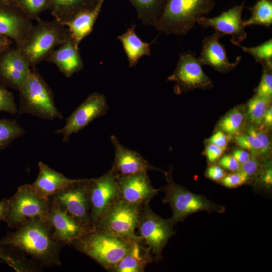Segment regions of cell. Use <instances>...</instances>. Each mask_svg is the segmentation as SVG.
<instances>
[{
  "mask_svg": "<svg viewBox=\"0 0 272 272\" xmlns=\"http://www.w3.org/2000/svg\"><path fill=\"white\" fill-rule=\"evenodd\" d=\"M64 245L54 236L45 219L35 218L9 232L0 239V246L19 249L43 268L60 266V253Z\"/></svg>",
  "mask_w": 272,
  "mask_h": 272,
  "instance_id": "1",
  "label": "cell"
},
{
  "mask_svg": "<svg viewBox=\"0 0 272 272\" xmlns=\"http://www.w3.org/2000/svg\"><path fill=\"white\" fill-rule=\"evenodd\" d=\"M132 242L109 232L94 229L74 241L72 245L111 271L129 251Z\"/></svg>",
  "mask_w": 272,
  "mask_h": 272,
  "instance_id": "2",
  "label": "cell"
},
{
  "mask_svg": "<svg viewBox=\"0 0 272 272\" xmlns=\"http://www.w3.org/2000/svg\"><path fill=\"white\" fill-rule=\"evenodd\" d=\"M215 5V0H166L155 26L167 34L185 35Z\"/></svg>",
  "mask_w": 272,
  "mask_h": 272,
  "instance_id": "3",
  "label": "cell"
},
{
  "mask_svg": "<svg viewBox=\"0 0 272 272\" xmlns=\"http://www.w3.org/2000/svg\"><path fill=\"white\" fill-rule=\"evenodd\" d=\"M20 105L18 115L29 114L43 119H61L63 115L57 109L51 89L34 67L19 91Z\"/></svg>",
  "mask_w": 272,
  "mask_h": 272,
  "instance_id": "4",
  "label": "cell"
},
{
  "mask_svg": "<svg viewBox=\"0 0 272 272\" xmlns=\"http://www.w3.org/2000/svg\"><path fill=\"white\" fill-rule=\"evenodd\" d=\"M167 184L160 189L165 196L163 199L164 203H168L171 207L172 214L170 218L176 224L183 222L189 216L200 211L209 213H223L226 208L216 203L206 196L190 191L184 186L175 183L172 177V169L164 173Z\"/></svg>",
  "mask_w": 272,
  "mask_h": 272,
  "instance_id": "5",
  "label": "cell"
},
{
  "mask_svg": "<svg viewBox=\"0 0 272 272\" xmlns=\"http://www.w3.org/2000/svg\"><path fill=\"white\" fill-rule=\"evenodd\" d=\"M28 36L17 47L30 67L44 60L56 46L61 45L69 35L67 29L55 19L45 21L38 18Z\"/></svg>",
  "mask_w": 272,
  "mask_h": 272,
  "instance_id": "6",
  "label": "cell"
},
{
  "mask_svg": "<svg viewBox=\"0 0 272 272\" xmlns=\"http://www.w3.org/2000/svg\"><path fill=\"white\" fill-rule=\"evenodd\" d=\"M8 201V213L4 221L11 228L16 229L35 218L46 220L50 208L48 199L28 184L20 186Z\"/></svg>",
  "mask_w": 272,
  "mask_h": 272,
  "instance_id": "7",
  "label": "cell"
},
{
  "mask_svg": "<svg viewBox=\"0 0 272 272\" xmlns=\"http://www.w3.org/2000/svg\"><path fill=\"white\" fill-rule=\"evenodd\" d=\"M143 206L118 199L107 209L94 229L109 232L128 241L140 240L135 230Z\"/></svg>",
  "mask_w": 272,
  "mask_h": 272,
  "instance_id": "8",
  "label": "cell"
},
{
  "mask_svg": "<svg viewBox=\"0 0 272 272\" xmlns=\"http://www.w3.org/2000/svg\"><path fill=\"white\" fill-rule=\"evenodd\" d=\"M175 224L170 218L165 219L154 213L149 203L143 207L138 226L141 241L150 249L156 262L162 258V252L170 238L175 234Z\"/></svg>",
  "mask_w": 272,
  "mask_h": 272,
  "instance_id": "9",
  "label": "cell"
},
{
  "mask_svg": "<svg viewBox=\"0 0 272 272\" xmlns=\"http://www.w3.org/2000/svg\"><path fill=\"white\" fill-rule=\"evenodd\" d=\"M48 199L79 223L93 230L90 221L91 205L88 179H79L75 183L50 196Z\"/></svg>",
  "mask_w": 272,
  "mask_h": 272,
  "instance_id": "10",
  "label": "cell"
},
{
  "mask_svg": "<svg viewBox=\"0 0 272 272\" xmlns=\"http://www.w3.org/2000/svg\"><path fill=\"white\" fill-rule=\"evenodd\" d=\"M108 109L105 96L94 92L66 119L65 125L53 132L63 136L62 142H67L72 134L78 132L95 119L105 115Z\"/></svg>",
  "mask_w": 272,
  "mask_h": 272,
  "instance_id": "11",
  "label": "cell"
},
{
  "mask_svg": "<svg viewBox=\"0 0 272 272\" xmlns=\"http://www.w3.org/2000/svg\"><path fill=\"white\" fill-rule=\"evenodd\" d=\"M91 210L90 221L94 229L107 209L119 199L115 177L110 169L104 175L88 179Z\"/></svg>",
  "mask_w": 272,
  "mask_h": 272,
  "instance_id": "12",
  "label": "cell"
},
{
  "mask_svg": "<svg viewBox=\"0 0 272 272\" xmlns=\"http://www.w3.org/2000/svg\"><path fill=\"white\" fill-rule=\"evenodd\" d=\"M168 80L175 82L181 91L206 89L213 86L212 80L203 72L195 53L190 51L180 55L176 67Z\"/></svg>",
  "mask_w": 272,
  "mask_h": 272,
  "instance_id": "13",
  "label": "cell"
},
{
  "mask_svg": "<svg viewBox=\"0 0 272 272\" xmlns=\"http://www.w3.org/2000/svg\"><path fill=\"white\" fill-rule=\"evenodd\" d=\"M244 7L245 2L222 12L217 17H202L198 20L197 23L203 28L212 27L224 35H231V42L236 45L247 38L244 21L242 19Z\"/></svg>",
  "mask_w": 272,
  "mask_h": 272,
  "instance_id": "14",
  "label": "cell"
},
{
  "mask_svg": "<svg viewBox=\"0 0 272 272\" xmlns=\"http://www.w3.org/2000/svg\"><path fill=\"white\" fill-rule=\"evenodd\" d=\"M30 68L19 49L11 46L0 54V84L19 91Z\"/></svg>",
  "mask_w": 272,
  "mask_h": 272,
  "instance_id": "15",
  "label": "cell"
},
{
  "mask_svg": "<svg viewBox=\"0 0 272 272\" xmlns=\"http://www.w3.org/2000/svg\"><path fill=\"white\" fill-rule=\"evenodd\" d=\"M119 199L125 202L143 206L150 203L160 189L154 188L147 173L115 177Z\"/></svg>",
  "mask_w": 272,
  "mask_h": 272,
  "instance_id": "16",
  "label": "cell"
},
{
  "mask_svg": "<svg viewBox=\"0 0 272 272\" xmlns=\"http://www.w3.org/2000/svg\"><path fill=\"white\" fill-rule=\"evenodd\" d=\"M50 208L46 220L53 230L54 237L64 246L72 245L76 240L92 230L85 227L50 202Z\"/></svg>",
  "mask_w": 272,
  "mask_h": 272,
  "instance_id": "17",
  "label": "cell"
},
{
  "mask_svg": "<svg viewBox=\"0 0 272 272\" xmlns=\"http://www.w3.org/2000/svg\"><path fill=\"white\" fill-rule=\"evenodd\" d=\"M110 140L115 150V158L110 170L115 177L147 173L152 170L165 172L152 166L138 152L123 146L115 136L111 135Z\"/></svg>",
  "mask_w": 272,
  "mask_h": 272,
  "instance_id": "18",
  "label": "cell"
},
{
  "mask_svg": "<svg viewBox=\"0 0 272 272\" xmlns=\"http://www.w3.org/2000/svg\"><path fill=\"white\" fill-rule=\"evenodd\" d=\"M34 25L23 13L12 3L0 4V34L20 46Z\"/></svg>",
  "mask_w": 272,
  "mask_h": 272,
  "instance_id": "19",
  "label": "cell"
},
{
  "mask_svg": "<svg viewBox=\"0 0 272 272\" xmlns=\"http://www.w3.org/2000/svg\"><path fill=\"white\" fill-rule=\"evenodd\" d=\"M224 36L223 33L216 31L202 40L201 52L197 58L201 65H209L221 73L229 72L238 65L241 56H237L233 62H230L225 46L219 42Z\"/></svg>",
  "mask_w": 272,
  "mask_h": 272,
  "instance_id": "20",
  "label": "cell"
},
{
  "mask_svg": "<svg viewBox=\"0 0 272 272\" xmlns=\"http://www.w3.org/2000/svg\"><path fill=\"white\" fill-rule=\"evenodd\" d=\"M59 46L49 52L44 60L55 64L66 77H71L83 67L79 48L76 46L70 33Z\"/></svg>",
  "mask_w": 272,
  "mask_h": 272,
  "instance_id": "21",
  "label": "cell"
},
{
  "mask_svg": "<svg viewBox=\"0 0 272 272\" xmlns=\"http://www.w3.org/2000/svg\"><path fill=\"white\" fill-rule=\"evenodd\" d=\"M39 172L35 180L31 184L41 196L48 199L57 192L78 181L79 179L69 178L44 162L38 163Z\"/></svg>",
  "mask_w": 272,
  "mask_h": 272,
  "instance_id": "22",
  "label": "cell"
},
{
  "mask_svg": "<svg viewBox=\"0 0 272 272\" xmlns=\"http://www.w3.org/2000/svg\"><path fill=\"white\" fill-rule=\"evenodd\" d=\"M153 259L150 249L141 239L133 241L129 251L111 271L143 272L147 265Z\"/></svg>",
  "mask_w": 272,
  "mask_h": 272,
  "instance_id": "23",
  "label": "cell"
},
{
  "mask_svg": "<svg viewBox=\"0 0 272 272\" xmlns=\"http://www.w3.org/2000/svg\"><path fill=\"white\" fill-rule=\"evenodd\" d=\"M104 1L99 0L94 8L79 13L63 24L67 26L70 36L77 47L79 48L81 41L92 31Z\"/></svg>",
  "mask_w": 272,
  "mask_h": 272,
  "instance_id": "24",
  "label": "cell"
},
{
  "mask_svg": "<svg viewBox=\"0 0 272 272\" xmlns=\"http://www.w3.org/2000/svg\"><path fill=\"white\" fill-rule=\"evenodd\" d=\"M94 0H50L49 10L54 19L63 24L80 12L91 10Z\"/></svg>",
  "mask_w": 272,
  "mask_h": 272,
  "instance_id": "25",
  "label": "cell"
},
{
  "mask_svg": "<svg viewBox=\"0 0 272 272\" xmlns=\"http://www.w3.org/2000/svg\"><path fill=\"white\" fill-rule=\"evenodd\" d=\"M23 251L13 247L0 246V258L18 272H37L42 269Z\"/></svg>",
  "mask_w": 272,
  "mask_h": 272,
  "instance_id": "26",
  "label": "cell"
},
{
  "mask_svg": "<svg viewBox=\"0 0 272 272\" xmlns=\"http://www.w3.org/2000/svg\"><path fill=\"white\" fill-rule=\"evenodd\" d=\"M118 39L122 44L130 66L134 65L143 56L150 53L149 44L137 36L133 27L128 28Z\"/></svg>",
  "mask_w": 272,
  "mask_h": 272,
  "instance_id": "27",
  "label": "cell"
},
{
  "mask_svg": "<svg viewBox=\"0 0 272 272\" xmlns=\"http://www.w3.org/2000/svg\"><path fill=\"white\" fill-rule=\"evenodd\" d=\"M247 9L251 12V16L244 21L245 26L253 25L270 27L272 25V1L259 0L256 4Z\"/></svg>",
  "mask_w": 272,
  "mask_h": 272,
  "instance_id": "28",
  "label": "cell"
},
{
  "mask_svg": "<svg viewBox=\"0 0 272 272\" xmlns=\"http://www.w3.org/2000/svg\"><path fill=\"white\" fill-rule=\"evenodd\" d=\"M245 121V113L241 107H237L226 114L220 121L219 126L229 135L240 133Z\"/></svg>",
  "mask_w": 272,
  "mask_h": 272,
  "instance_id": "29",
  "label": "cell"
},
{
  "mask_svg": "<svg viewBox=\"0 0 272 272\" xmlns=\"http://www.w3.org/2000/svg\"><path fill=\"white\" fill-rule=\"evenodd\" d=\"M26 131L14 119H0V151L8 147L14 140L22 137Z\"/></svg>",
  "mask_w": 272,
  "mask_h": 272,
  "instance_id": "30",
  "label": "cell"
},
{
  "mask_svg": "<svg viewBox=\"0 0 272 272\" xmlns=\"http://www.w3.org/2000/svg\"><path fill=\"white\" fill-rule=\"evenodd\" d=\"M271 100L255 95L247 104V116L254 125L262 123L264 115L270 106Z\"/></svg>",
  "mask_w": 272,
  "mask_h": 272,
  "instance_id": "31",
  "label": "cell"
},
{
  "mask_svg": "<svg viewBox=\"0 0 272 272\" xmlns=\"http://www.w3.org/2000/svg\"><path fill=\"white\" fill-rule=\"evenodd\" d=\"M11 3L18 7L31 20H37L42 12L49 10L50 0H13Z\"/></svg>",
  "mask_w": 272,
  "mask_h": 272,
  "instance_id": "32",
  "label": "cell"
},
{
  "mask_svg": "<svg viewBox=\"0 0 272 272\" xmlns=\"http://www.w3.org/2000/svg\"><path fill=\"white\" fill-rule=\"evenodd\" d=\"M262 74L255 90V95L267 99L272 97V59L261 63Z\"/></svg>",
  "mask_w": 272,
  "mask_h": 272,
  "instance_id": "33",
  "label": "cell"
},
{
  "mask_svg": "<svg viewBox=\"0 0 272 272\" xmlns=\"http://www.w3.org/2000/svg\"><path fill=\"white\" fill-rule=\"evenodd\" d=\"M236 45L240 47L242 50L251 54L257 63L272 59V39L270 38L262 44L251 47H245L237 44Z\"/></svg>",
  "mask_w": 272,
  "mask_h": 272,
  "instance_id": "34",
  "label": "cell"
},
{
  "mask_svg": "<svg viewBox=\"0 0 272 272\" xmlns=\"http://www.w3.org/2000/svg\"><path fill=\"white\" fill-rule=\"evenodd\" d=\"M235 143L240 148L251 151L254 155H261L262 145L258 139L248 132L234 136Z\"/></svg>",
  "mask_w": 272,
  "mask_h": 272,
  "instance_id": "35",
  "label": "cell"
},
{
  "mask_svg": "<svg viewBox=\"0 0 272 272\" xmlns=\"http://www.w3.org/2000/svg\"><path fill=\"white\" fill-rule=\"evenodd\" d=\"M15 114L18 109L13 94L7 88L0 84V112Z\"/></svg>",
  "mask_w": 272,
  "mask_h": 272,
  "instance_id": "36",
  "label": "cell"
},
{
  "mask_svg": "<svg viewBox=\"0 0 272 272\" xmlns=\"http://www.w3.org/2000/svg\"><path fill=\"white\" fill-rule=\"evenodd\" d=\"M250 179L246 173L239 170L229 174H226L220 182L225 187L233 188L246 184Z\"/></svg>",
  "mask_w": 272,
  "mask_h": 272,
  "instance_id": "37",
  "label": "cell"
},
{
  "mask_svg": "<svg viewBox=\"0 0 272 272\" xmlns=\"http://www.w3.org/2000/svg\"><path fill=\"white\" fill-rule=\"evenodd\" d=\"M258 185L265 189H269L272 185V168L271 162L263 164L257 175Z\"/></svg>",
  "mask_w": 272,
  "mask_h": 272,
  "instance_id": "38",
  "label": "cell"
},
{
  "mask_svg": "<svg viewBox=\"0 0 272 272\" xmlns=\"http://www.w3.org/2000/svg\"><path fill=\"white\" fill-rule=\"evenodd\" d=\"M247 132L256 137L260 142L262 145L261 155H266L269 152L271 143L266 132L250 125L247 128Z\"/></svg>",
  "mask_w": 272,
  "mask_h": 272,
  "instance_id": "39",
  "label": "cell"
},
{
  "mask_svg": "<svg viewBox=\"0 0 272 272\" xmlns=\"http://www.w3.org/2000/svg\"><path fill=\"white\" fill-rule=\"evenodd\" d=\"M262 164L259 160L254 155L244 163L241 164L240 170L246 173L250 178L256 177L260 172Z\"/></svg>",
  "mask_w": 272,
  "mask_h": 272,
  "instance_id": "40",
  "label": "cell"
},
{
  "mask_svg": "<svg viewBox=\"0 0 272 272\" xmlns=\"http://www.w3.org/2000/svg\"><path fill=\"white\" fill-rule=\"evenodd\" d=\"M218 165L231 171H236L240 169L241 164L230 154H225L218 160Z\"/></svg>",
  "mask_w": 272,
  "mask_h": 272,
  "instance_id": "41",
  "label": "cell"
},
{
  "mask_svg": "<svg viewBox=\"0 0 272 272\" xmlns=\"http://www.w3.org/2000/svg\"><path fill=\"white\" fill-rule=\"evenodd\" d=\"M224 151L216 145L209 143L206 148V156L210 163H214L219 160Z\"/></svg>",
  "mask_w": 272,
  "mask_h": 272,
  "instance_id": "42",
  "label": "cell"
},
{
  "mask_svg": "<svg viewBox=\"0 0 272 272\" xmlns=\"http://www.w3.org/2000/svg\"><path fill=\"white\" fill-rule=\"evenodd\" d=\"M208 141L225 150L228 145V139L225 132L219 130L214 133Z\"/></svg>",
  "mask_w": 272,
  "mask_h": 272,
  "instance_id": "43",
  "label": "cell"
},
{
  "mask_svg": "<svg viewBox=\"0 0 272 272\" xmlns=\"http://www.w3.org/2000/svg\"><path fill=\"white\" fill-rule=\"evenodd\" d=\"M206 175L209 178L216 181H221L226 175L223 167L220 165L210 166L206 172Z\"/></svg>",
  "mask_w": 272,
  "mask_h": 272,
  "instance_id": "44",
  "label": "cell"
},
{
  "mask_svg": "<svg viewBox=\"0 0 272 272\" xmlns=\"http://www.w3.org/2000/svg\"><path fill=\"white\" fill-rule=\"evenodd\" d=\"M231 155L240 164L246 161L251 156L248 151L241 149L234 150Z\"/></svg>",
  "mask_w": 272,
  "mask_h": 272,
  "instance_id": "45",
  "label": "cell"
},
{
  "mask_svg": "<svg viewBox=\"0 0 272 272\" xmlns=\"http://www.w3.org/2000/svg\"><path fill=\"white\" fill-rule=\"evenodd\" d=\"M160 0H133L139 7L148 9L153 7Z\"/></svg>",
  "mask_w": 272,
  "mask_h": 272,
  "instance_id": "46",
  "label": "cell"
},
{
  "mask_svg": "<svg viewBox=\"0 0 272 272\" xmlns=\"http://www.w3.org/2000/svg\"><path fill=\"white\" fill-rule=\"evenodd\" d=\"M13 41L6 36L0 34V54L13 44Z\"/></svg>",
  "mask_w": 272,
  "mask_h": 272,
  "instance_id": "47",
  "label": "cell"
},
{
  "mask_svg": "<svg viewBox=\"0 0 272 272\" xmlns=\"http://www.w3.org/2000/svg\"><path fill=\"white\" fill-rule=\"evenodd\" d=\"M8 199L4 198L0 201V221H4L8 213Z\"/></svg>",
  "mask_w": 272,
  "mask_h": 272,
  "instance_id": "48",
  "label": "cell"
},
{
  "mask_svg": "<svg viewBox=\"0 0 272 272\" xmlns=\"http://www.w3.org/2000/svg\"><path fill=\"white\" fill-rule=\"evenodd\" d=\"M262 123L267 127L272 125V107L269 106L267 109L262 120Z\"/></svg>",
  "mask_w": 272,
  "mask_h": 272,
  "instance_id": "49",
  "label": "cell"
},
{
  "mask_svg": "<svg viewBox=\"0 0 272 272\" xmlns=\"http://www.w3.org/2000/svg\"><path fill=\"white\" fill-rule=\"evenodd\" d=\"M13 0H0V4L11 3Z\"/></svg>",
  "mask_w": 272,
  "mask_h": 272,
  "instance_id": "50",
  "label": "cell"
}]
</instances>
